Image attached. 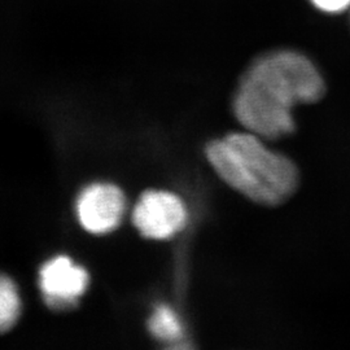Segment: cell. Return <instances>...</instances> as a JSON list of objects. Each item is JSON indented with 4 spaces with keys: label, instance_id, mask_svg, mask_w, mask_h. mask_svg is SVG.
I'll list each match as a JSON object with an SVG mask.
<instances>
[{
    "label": "cell",
    "instance_id": "obj_1",
    "mask_svg": "<svg viewBox=\"0 0 350 350\" xmlns=\"http://www.w3.org/2000/svg\"><path fill=\"white\" fill-rule=\"evenodd\" d=\"M325 91L323 75L308 56L299 51H269L241 75L231 108L244 130L275 142L296 133L295 108L322 100Z\"/></svg>",
    "mask_w": 350,
    "mask_h": 350
},
{
    "label": "cell",
    "instance_id": "obj_2",
    "mask_svg": "<svg viewBox=\"0 0 350 350\" xmlns=\"http://www.w3.org/2000/svg\"><path fill=\"white\" fill-rule=\"evenodd\" d=\"M205 156L222 182L261 206L284 205L300 187L297 165L247 130L209 142Z\"/></svg>",
    "mask_w": 350,
    "mask_h": 350
},
{
    "label": "cell",
    "instance_id": "obj_3",
    "mask_svg": "<svg viewBox=\"0 0 350 350\" xmlns=\"http://www.w3.org/2000/svg\"><path fill=\"white\" fill-rule=\"evenodd\" d=\"M134 225L146 238L165 240L179 234L187 225L185 202L167 191H148L133 213Z\"/></svg>",
    "mask_w": 350,
    "mask_h": 350
},
{
    "label": "cell",
    "instance_id": "obj_4",
    "mask_svg": "<svg viewBox=\"0 0 350 350\" xmlns=\"http://www.w3.org/2000/svg\"><path fill=\"white\" fill-rule=\"evenodd\" d=\"M125 212V198L121 189L108 183L86 188L77 201L81 225L91 234H107L120 225Z\"/></svg>",
    "mask_w": 350,
    "mask_h": 350
},
{
    "label": "cell",
    "instance_id": "obj_5",
    "mask_svg": "<svg viewBox=\"0 0 350 350\" xmlns=\"http://www.w3.org/2000/svg\"><path fill=\"white\" fill-rule=\"evenodd\" d=\"M39 284L49 304L68 306L88 289V271L69 257L60 256L46 263L39 274Z\"/></svg>",
    "mask_w": 350,
    "mask_h": 350
},
{
    "label": "cell",
    "instance_id": "obj_6",
    "mask_svg": "<svg viewBox=\"0 0 350 350\" xmlns=\"http://www.w3.org/2000/svg\"><path fill=\"white\" fill-rule=\"evenodd\" d=\"M148 328L154 338L163 341H176L183 336V327L178 315L166 305L156 308L150 315Z\"/></svg>",
    "mask_w": 350,
    "mask_h": 350
},
{
    "label": "cell",
    "instance_id": "obj_7",
    "mask_svg": "<svg viewBox=\"0 0 350 350\" xmlns=\"http://www.w3.org/2000/svg\"><path fill=\"white\" fill-rule=\"evenodd\" d=\"M21 313V300L12 279L0 274V332L10 329Z\"/></svg>",
    "mask_w": 350,
    "mask_h": 350
},
{
    "label": "cell",
    "instance_id": "obj_8",
    "mask_svg": "<svg viewBox=\"0 0 350 350\" xmlns=\"http://www.w3.org/2000/svg\"><path fill=\"white\" fill-rule=\"evenodd\" d=\"M314 5L328 13H338L348 10L350 7V0H312Z\"/></svg>",
    "mask_w": 350,
    "mask_h": 350
}]
</instances>
